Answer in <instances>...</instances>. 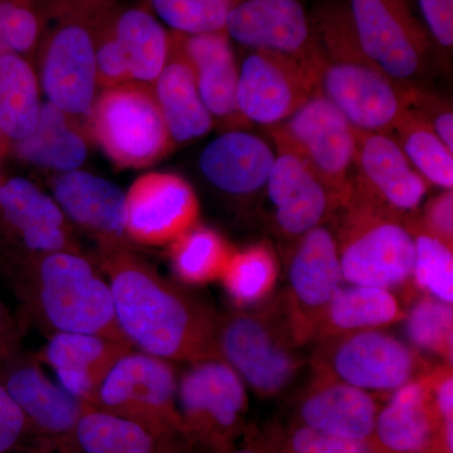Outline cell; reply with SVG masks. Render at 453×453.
<instances>
[{"instance_id": "6da1fadb", "label": "cell", "mask_w": 453, "mask_h": 453, "mask_svg": "<svg viewBox=\"0 0 453 453\" xmlns=\"http://www.w3.org/2000/svg\"><path fill=\"white\" fill-rule=\"evenodd\" d=\"M119 329L133 347L168 362L219 357V316L177 283L169 281L129 246L100 249Z\"/></svg>"}, {"instance_id": "7a4b0ae2", "label": "cell", "mask_w": 453, "mask_h": 453, "mask_svg": "<svg viewBox=\"0 0 453 453\" xmlns=\"http://www.w3.org/2000/svg\"><path fill=\"white\" fill-rule=\"evenodd\" d=\"M311 17L319 94L359 131L389 134L414 88L390 80L360 49L348 5L326 3Z\"/></svg>"}, {"instance_id": "3957f363", "label": "cell", "mask_w": 453, "mask_h": 453, "mask_svg": "<svg viewBox=\"0 0 453 453\" xmlns=\"http://www.w3.org/2000/svg\"><path fill=\"white\" fill-rule=\"evenodd\" d=\"M332 219L344 282L389 291L413 282L416 244L404 217L350 183Z\"/></svg>"}, {"instance_id": "277c9868", "label": "cell", "mask_w": 453, "mask_h": 453, "mask_svg": "<svg viewBox=\"0 0 453 453\" xmlns=\"http://www.w3.org/2000/svg\"><path fill=\"white\" fill-rule=\"evenodd\" d=\"M109 5L52 0L38 44L47 101L85 127L98 95L97 22Z\"/></svg>"}, {"instance_id": "5b68a950", "label": "cell", "mask_w": 453, "mask_h": 453, "mask_svg": "<svg viewBox=\"0 0 453 453\" xmlns=\"http://www.w3.org/2000/svg\"><path fill=\"white\" fill-rule=\"evenodd\" d=\"M217 348L220 359L262 398L285 392L305 365L279 297L220 315Z\"/></svg>"}, {"instance_id": "8992f818", "label": "cell", "mask_w": 453, "mask_h": 453, "mask_svg": "<svg viewBox=\"0 0 453 453\" xmlns=\"http://www.w3.org/2000/svg\"><path fill=\"white\" fill-rule=\"evenodd\" d=\"M33 291L38 311L55 333L127 342L119 329L106 276L76 250L35 258Z\"/></svg>"}, {"instance_id": "52a82bcc", "label": "cell", "mask_w": 453, "mask_h": 453, "mask_svg": "<svg viewBox=\"0 0 453 453\" xmlns=\"http://www.w3.org/2000/svg\"><path fill=\"white\" fill-rule=\"evenodd\" d=\"M183 436L202 453H228L247 431L246 384L220 357L189 363L178 380Z\"/></svg>"}, {"instance_id": "ba28073f", "label": "cell", "mask_w": 453, "mask_h": 453, "mask_svg": "<svg viewBox=\"0 0 453 453\" xmlns=\"http://www.w3.org/2000/svg\"><path fill=\"white\" fill-rule=\"evenodd\" d=\"M86 129L120 168H148L175 146L150 86L139 82L101 89Z\"/></svg>"}, {"instance_id": "9c48e42d", "label": "cell", "mask_w": 453, "mask_h": 453, "mask_svg": "<svg viewBox=\"0 0 453 453\" xmlns=\"http://www.w3.org/2000/svg\"><path fill=\"white\" fill-rule=\"evenodd\" d=\"M316 344L310 360L314 375L369 393L395 392L432 369L416 349L381 329L344 334Z\"/></svg>"}, {"instance_id": "30bf717a", "label": "cell", "mask_w": 453, "mask_h": 453, "mask_svg": "<svg viewBox=\"0 0 453 453\" xmlns=\"http://www.w3.org/2000/svg\"><path fill=\"white\" fill-rule=\"evenodd\" d=\"M178 380L172 362L131 349L101 381L91 407L138 423L157 438L183 436Z\"/></svg>"}, {"instance_id": "8fae6325", "label": "cell", "mask_w": 453, "mask_h": 453, "mask_svg": "<svg viewBox=\"0 0 453 453\" xmlns=\"http://www.w3.org/2000/svg\"><path fill=\"white\" fill-rule=\"evenodd\" d=\"M351 25L366 57L390 80L419 88L434 46L408 0H350Z\"/></svg>"}, {"instance_id": "7c38bea8", "label": "cell", "mask_w": 453, "mask_h": 453, "mask_svg": "<svg viewBox=\"0 0 453 453\" xmlns=\"http://www.w3.org/2000/svg\"><path fill=\"white\" fill-rule=\"evenodd\" d=\"M268 129L279 150L305 160L340 204L344 202L356 166L357 129L327 98L314 95L290 118Z\"/></svg>"}, {"instance_id": "4fadbf2b", "label": "cell", "mask_w": 453, "mask_h": 453, "mask_svg": "<svg viewBox=\"0 0 453 453\" xmlns=\"http://www.w3.org/2000/svg\"><path fill=\"white\" fill-rule=\"evenodd\" d=\"M319 94L312 62L270 50H249L240 65L238 111L262 127L281 124Z\"/></svg>"}, {"instance_id": "5bb4252c", "label": "cell", "mask_w": 453, "mask_h": 453, "mask_svg": "<svg viewBox=\"0 0 453 453\" xmlns=\"http://www.w3.org/2000/svg\"><path fill=\"white\" fill-rule=\"evenodd\" d=\"M286 276V290L277 297L301 348L314 342L325 308L344 282L332 228L316 226L297 238Z\"/></svg>"}, {"instance_id": "9a60e30c", "label": "cell", "mask_w": 453, "mask_h": 453, "mask_svg": "<svg viewBox=\"0 0 453 453\" xmlns=\"http://www.w3.org/2000/svg\"><path fill=\"white\" fill-rule=\"evenodd\" d=\"M199 211L198 196L186 179L146 173L125 193L127 240L142 246L170 244L198 223Z\"/></svg>"}, {"instance_id": "2e32d148", "label": "cell", "mask_w": 453, "mask_h": 453, "mask_svg": "<svg viewBox=\"0 0 453 453\" xmlns=\"http://www.w3.org/2000/svg\"><path fill=\"white\" fill-rule=\"evenodd\" d=\"M25 414L35 453H77L74 432L86 405L50 380L37 363H19L3 380Z\"/></svg>"}, {"instance_id": "e0dca14e", "label": "cell", "mask_w": 453, "mask_h": 453, "mask_svg": "<svg viewBox=\"0 0 453 453\" xmlns=\"http://www.w3.org/2000/svg\"><path fill=\"white\" fill-rule=\"evenodd\" d=\"M225 31L249 50H270L316 65L311 17L300 0H231Z\"/></svg>"}, {"instance_id": "ac0fdd59", "label": "cell", "mask_w": 453, "mask_h": 453, "mask_svg": "<svg viewBox=\"0 0 453 453\" xmlns=\"http://www.w3.org/2000/svg\"><path fill=\"white\" fill-rule=\"evenodd\" d=\"M266 190L279 234L296 241L332 219L338 196L315 174L305 160L290 151L277 150Z\"/></svg>"}, {"instance_id": "d6986e66", "label": "cell", "mask_w": 453, "mask_h": 453, "mask_svg": "<svg viewBox=\"0 0 453 453\" xmlns=\"http://www.w3.org/2000/svg\"><path fill=\"white\" fill-rule=\"evenodd\" d=\"M351 183L402 217L418 210L431 187L392 135L359 130Z\"/></svg>"}, {"instance_id": "ffe728a7", "label": "cell", "mask_w": 453, "mask_h": 453, "mask_svg": "<svg viewBox=\"0 0 453 453\" xmlns=\"http://www.w3.org/2000/svg\"><path fill=\"white\" fill-rule=\"evenodd\" d=\"M428 372L390 393L380 405L372 437L380 453H443L442 422Z\"/></svg>"}, {"instance_id": "44dd1931", "label": "cell", "mask_w": 453, "mask_h": 453, "mask_svg": "<svg viewBox=\"0 0 453 453\" xmlns=\"http://www.w3.org/2000/svg\"><path fill=\"white\" fill-rule=\"evenodd\" d=\"M53 196L65 219L88 232L100 249L127 246L125 193L109 179L80 169L61 173Z\"/></svg>"}, {"instance_id": "7402d4cb", "label": "cell", "mask_w": 453, "mask_h": 453, "mask_svg": "<svg viewBox=\"0 0 453 453\" xmlns=\"http://www.w3.org/2000/svg\"><path fill=\"white\" fill-rule=\"evenodd\" d=\"M380 404L366 390L315 375L297 399L295 423L351 440H372Z\"/></svg>"}, {"instance_id": "603a6c76", "label": "cell", "mask_w": 453, "mask_h": 453, "mask_svg": "<svg viewBox=\"0 0 453 453\" xmlns=\"http://www.w3.org/2000/svg\"><path fill=\"white\" fill-rule=\"evenodd\" d=\"M172 33L192 65L199 95L214 122L219 120L232 127L246 122L237 105L240 65L226 31L198 35Z\"/></svg>"}, {"instance_id": "cb8c5ba5", "label": "cell", "mask_w": 453, "mask_h": 453, "mask_svg": "<svg viewBox=\"0 0 453 453\" xmlns=\"http://www.w3.org/2000/svg\"><path fill=\"white\" fill-rule=\"evenodd\" d=\"M131 349L130 342L106 336L55 333L44 348L43 360L56 372L59 386L91 407L101 381Z\"/></svg>"}, {"instance_id": "d4e9b609", "label": "cell", "mask_w": 453, "mask_h": 453, "mask_svg": "<svg viewBox=\"0 0 453 453\" xmlns=\"http://www.w3.org/2000/svg\"><path fill=\"white\" fill-rule=\"evenodd\" d=\"M275 159V151L264 139L234 129L220 134L203 149L199 168L220 192L244 198L266 187Z\"/></svg>"}, {"instance_id": "484cf974", "label": "cell", "mask_w": 453, "mask_h": 453, "mask_svg": "<svg viewBox=\"0 0 453 453\" xmlns=\"http://www.w3.org/2000/svg\"><path fill=\"white\" fill-rule=\"evenodd\" d=\"M0 211L35 258L76 250L64 211L28 179L12 178L0 184Z\"/></svg>"}, {"instance_id": "4316f807", "label": "cell", "mask_w": 453, "mask_h": 453, "mask_svg": "<svg viewBox=\"0 0 453 453\" xmlns=\"http://www.w3.org/2000/svg\"><path fill=\"white\" fill-rule=\"evenodd\" d=\"M101 22L120 49L133 82L153 85L169 58V29L146 3L121 5L116 0L103 12Z\"/></svg>"}, {"instance_id": "83f0119b", "label": "cell", "mask_w": 453, "mask_h": 453, "mask_svg": "<svg viewBox=\"0 0 453 453\" xmlns=\"http://www.w3.org/2000/svg\"><path fill=\"white\" fill-rule=\"evenodd\" d=\"M168 61L150 86L174 144H186L207 135L214 120L199 95L192 65L170 32Z\"/></svg>"}, {"instance_id": "f1b7e54d", "label": "cell", "mask_w": 453, "mask_h": 453, "mask_svg": "<svg viewBox=\"0 0 453 453\" xmlns=\"http://www.w3.org/2000/svg\"><path fill=\"white\" fill-rule=\"evenodd\" d=\"M405 311L392 291L372 286H340L325 308L314 342L344 334L381 329L404 320Z\"/></svg>"}, {"instance_id": "f546056e", "label": "cell", "mask_w": 453, "mask_h": 453, "mask_svg": "<svg viewBox=\"0 0 453 453\" xmlns=\"http://www.w3.org/2000/svg\"><path fill=\"white\" fill-rule=\"evenodd\" d=\"M86 127L49 101L42 104L40 120L28 138L17 142V153L26 162L57 170L73 172L88 157Z\"/></svg>"}, {"instance_id": "4dcf8cb0", "label": "cell", "mask_w": 453, "mask_h": 453, "mask_svg": "<svg viewBox=\"0 0 453 453\" xmlns=\"http://www.w3.org/2000/svg\"><path fill=\"white\" fill-rule=\"evenodd\" d=\"M42 109L40 80L25 56H0V133L19 142L37 127Z\"/></svg>"}, {"instance_id": "1f68e13d", "label": "cell", "mask_w": 453, "mask_h": 453, "mask_svg": "<svg viewBox=\"0 0 453 453\" xmlns=\"http://www.w3.org/2000/svg\"><path fill=\"white\" fill-rule=\"evenodd\" d=\"M279 276L275 250L266 242H259L234 250L219 281L238 309H250L270 299Z\"/></svg>"}, {"instance_id": "d6a6232c", "label": "cell", "mask_w": 453, "mask_h": 453, "mask_svg": "<svg viewBox=\"0 0 453 453\" xmlns=\"http://www.w3.org/2000/svg\"><path fill=\"white\" fill-rule=\"evenodd\" d=\"M234 251L219 232L198 223L169 244L175 275L181 282L193 286L220 280Z\"/></svg>"}, {"instance_id": "836d02e7", "label": "cell", "mask_w": 453, "mask_h": 453, "mask_svg": "<svg viewBox=\"0 0 453 453\" xmlns=\"http://www.w3.org/2000/svg\"><path fill=\"white\" fill-rule=\"evenodd\" d=\"M74 443L77 453H155L157 438L138 423L86 405Z\"/></svg>"}, {"instance_id": "e575fe53", "label": "cell", "mask_w": 453, "mask_h": 453, "mask_svg": "<svg viewBox=\"0 0 453 453\" xmlns=\"http://www.w3.org/2000/svg\"><path fill=\"white\" fill-rule=\"evenodd\" d=\"M390 135L431 186L452 189L453 151L441 142L418 113L408 106Z\"/></svg>"}, {"instance_id": "d590c367", "label": "cell", "mask_w": 453, "mask_h": 453, "mask_svg": "<svg viewBox=\"0 0 453 453\" xmlns=\"http://www.w3.org/2000/svg\"><path fill=\"white\" fill-rule=\"evenodd\" d=\"M404 321L408 338L414 348L452 365V305L425 294L405 312Z\"/></svg>"}, {"instance_id": "8d00e7d4", "label": "cell", "mask_w": 453, "mask_h": 453, "mask_svg": "<svg viewBox=\"0 0 453 453\" xmlns=\"http://www.w3.org/2000/svg\"><path fill=\"white\" fill-rule=\"evenodd\" d=\"M154 16L181 35L225 31L231 0H145Z\"/></svg>"}, {"instance_id": "74e56055", "label": "cell", "mask_w": 453, "mask_h": 453, "mask_svg": "<svg viewBox=\"0 0 453 453\" xmlns=\"http://www.w3.org/2000/svg\"><path fill=\"white\" fill-rule=\"evenodd\" d=\"M410 232L416 244L413 282L426 295L452 305L453 247L418 229Z\"/></svg>"}, {"instance_id": "f35d334b", "label": "cell", "mask_w": 453, "mask_h": 453, "mask_svg": "<svg viewBox=\"0 0 453 453\" xmlns=\"http://www.w3.org/2000/svg\"><path fill=\"white\" fill-rule=\"evenodd\" d=\"M44 13L35 0H0V56H26L38 49Z\"/></svg>"}, {"instance_id": "ab89813d", "label": "cell", "mask_w": 453, "mask_h": 453, "mask_svg": "<svg viewBox=\"0 0 453 453\" xmlns=\"http://www.w3.org/2000/svg\"><path fill=\"white\" fill-rule=\"evenodd\" d=\"M273 453H380L372 440H351L292 422L264 438Z\"/></svg>"}, {"instance_id": "60d3db41", "label": "cell", "mask_w": 453, "mask_h": 453, "mask_svg": "<svg viewBox=\"0 0 453 453\" xmlns=\"http://www.w3.org/2000/svg\"><path fill=\"white\" fill-rule=\"evenodd\" d=\"M408 229H418L453 247V192L443 189L440 195L426 203L421 211H414L404 216Z\"/></svg>"}, {"instance_id": "b9f144b4", "label": "cell", "mask_w": 453, "mask_h": 453, "mask_svg": "<svg viewBox=\"0 0 453 453\" xmlns=\"http://www.w3.org/2000/svg\"><path fill=\"white\" fill-rule=\"evenodd\" d=\"M434 50L446 57L453 49V0H417Z\"/></svg>"}, {"instance_id": "7bdbcfd3", "label": "cell", "mask_w": 453, "mask_h": 453, "mask_svg": "<svg viewBox=\"0 0 453 453\" xmlns=\"http://www.w3.org/2000/svg\"><path fill=\"white\" fill-rule=\"evenodd\" d=\"M28 437L25 414L0 380V453L18 451Z\"/></svg>"}, {"instance_id": "ee69618b", "label": "cell", "mask_w": 453, "mask_h": 453, "mask_svg": "<svg viewBox=\"0 0 453 453\" xmlns=\"http://www.w3.org/2000/svg\"><path fill=\"white\" fill-rule=\"evenodd\" d=\"M429 388L438 417L443 426L453 425V372L451 365L432 366Z\"/></svg>"}, {"instance_id": "f6af8a7d", "label": "cell", "mask_w": 453, "mask_h": 453, "mask_svg": "<svg viewBox=\"0 0 453 453\" xmlns=\"http://www.w3.org/2000/svg\"><path fill=\"white\" fill-rule=\"evenodd\" d=\"M195 449L188 443L184 436L180 434H170L157 438L155 453H193Z\"/></svg>"}, {"instance_id": "bcb514c9", "label": "cell", "mask_w": 453, "mask_h": 453, "mask_svg": "<svg viewBox=\"0 0 453 453\" xmlns=\"http://www.w3.org/2000/svg\"><path fill=\"white\" fill-rule=\"evenodd\" d=\"M9 321L4 306L0 303V357L7 351L9 344Z\"/></svg>"}, {"instance_id": "7dc6e473", "label": "cell", "mask_w": 453, "mask_h": 453, "mask_svg": "<svg viewBox=\"0 0 453 453\" xmlns=\"http://www.w3.org/2000/svg\"><path fill=\"white\" fill-rule=\"evenodd\" d=\"M228 453H273L265 443L264 438L258 437L256 441H250L246 446L234 447Z\"/></svg>"}, {"instance_id": "c3c4849f", "label": "cell", "mask_w": 453, "mask_h": 453, "mask_svg": "<svg viewBox=\"0 0 453 453\" xmlns=\"http://www.w3.org/2000/svg\"><path fill=\"white\" fill-rule=\"evenodd\" d=\"M73 2L88 3V4L109 5L115 3L116 0H73Z\"/></svg>"}, {"instance_id": "681fc988", "label": "cell", "mask_w": 453, "mask_h": 453, "mask_svg": "<svg viewBox=\"0 0 453 453\" xmlns=\"http://www.w3.org/2000/svg\"><path fill=\"white\" fill-rule=\"evenodd\" d=\"M5 139L4 136H3V134L0 133V150H3V148H4L5 145Z\"/></svg>"}, {"instance_id": "f907efd6", "label": "cell", "mask_w": 453, "mask_h": 453, "mask_svg": "<svg viewBox=\"0 0 453 453\" xmlns=\"http://www.w3.org/2000/svg\"><path fill=\"white\" fill-rule=\"evenodd\" d=\"M12 453H35V452H33V451H25V452H22V451H20V449H18V451H16V452H12Z\"/></svg>"}]
</instances>
